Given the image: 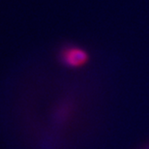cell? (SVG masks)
Segmentation results:
<instances>
[{
    "instance_id": "cell-1",
    "label": "cell",
    "mask_w": 149,
    "mask_h": 149,
    "mask_svg": "<svg viewBox=\"0 0 149 149\" xmlns=\"http://www.w3.org/2000/svg\"><path fill=\"white\" fill-rule=\"evenodd\" d=\"M63 60L68 66L79 68L88 62L89 55L84 49L79 47H69L63 52Z\"/></svg>"
}]
</instances>
